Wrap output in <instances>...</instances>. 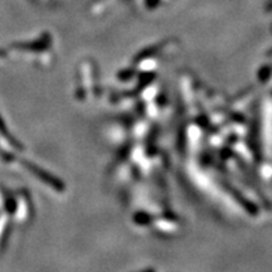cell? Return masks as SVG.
I'll return each instance as SVG.
<instances>
[{"instance_id":"obj_2","label":"cell","mask_w":272,"mask_h":272,"mask_svg":"<svg viewBox=\"0 0 272 272\" xmlns=\"http://www.w3.org/2000/svg\"><path fill=\"white\" fill-rule=\"evenodd\" d=\"M3 56H5V52H4V51H1V49H0V57H3Z\"/></svg>"},{"instance_id":"obj_1","label":"cell","mask_w":272,"mask_h":272,"mask_svg":"<svg viewBox=\"0 0 272 272\" xmlns=\"http://www.w3.org/2000/svg\"><path fill=\"white\" fill-rule=\"evenodd\" d=\"M0 133L3 134V135H4V137H5V139L10 140V141H11V142H13V144H14V145H15V146H16V147L19 146V145H18V144H16V142H15V141H14V140H13V137H11V136H10V135H9V134H8V131H6L5 126H4V124H3V120H1V117H0Z\"/></svg>"}]
</instances>
